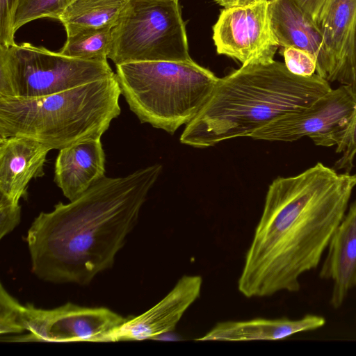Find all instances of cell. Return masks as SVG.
Here are the masks:
<instances>
[{
  "mask_svg": "<svg viewBox=\"0 0 356 356\" xmlns=\"http://www.w3.org/2000/svg\"><path fill=\"white\" fill-rule=\"evenodd\" d=\"M269 1L257 0L221 10L212 35L218 54L237 60L242 65L275 60L280 45L272 27Z\"/></svg>",
  "mask_w": 356,
  "mask_h": 356,
  "instance_id": "cell-10",
  "label": "cell"
},
{
  "mask_svg": "<svg viewBox=\"0 0 356 356\" xmlns=\"http://www.w3.org/2000/svg\"><path fill=\"white\" fill-rule=\"evenodd\" d=\"M129 0H74L61 13L58 20L66 34L83 29L113 28Z\"/></svg>",
  "mask_w": 356,
  "mask_h": 356,
  "instance_id": "cell-18",
  "label": "cell"
},
{
  "mask_svg": "<svg viewBox=\"0 0 356 356\" xmlns=\"http://www.w3.org/2000/svg\"><path fill=\"white\" fill-rule=\"evenodd\" d=\"M113 29H83L67 34L58 52L74 58L107 61L113 46Z\"/></svg>",
  "mask_w": 356,
  "mask_h": 356,
  "instance_id": "cell-19",
  "label": "cell"
},
{
  "mask_svg": "<svg viewBox=\"0 0 356 356\" xmlns=\"http://www.w3.org/2000/svg\"><path fill=\"white\" fill-rule=\"evenodd\" d=\"M318 24L330 62V81L339 82L352 53L356 26V0H326Z\"/></svg>",
  "mask_w": 356,
  "mask_h": 356,
  "instance_id": "cell-17",
  "label": "cell"
},
{
  "mask_svg": "<svg viewBox=\"0 0 356 356\" xmlns=\"http://www.w3.org/2000/svg\"><path fill=\"white\" fill-rule=\"evenodd\" d=\"M355 105L356 101L349 88L341 85L309 106L276 118L250 137L255 140L284 142L309 137L318 146H337Z\"/></svg>",
  "mask_w": 356,
  "mask_h": 356,
  "instance_id": "cell-9",
  "label": "cell"
},
{
  "mask_svg": "<svg viewBox=\"0 0 356 356\" xmlns=\"http://www.w3.org/2000/svg\"><path fill=\"white\" fill-rule=\"evenodd\" d=\"M256 1L257 0H214L217 4L224 8L232 6L245 5Z\"/></svg>",
  "mask_w": 356,
  "mask_h": 356,
  "instance_id": "cell-28",
  "label": "cell"
},
{
  "mask_svg": "<svg viewBox=\"0 0 356 356\" xmlns=\"http://www.w3.org/2000/svg\"><path fill=\"white\" fill-rule=\"evenodd\" d=\"M21 207L0 195V238L12 232L19 223Z\"/></svg>",
  "mask_w": 356,
  "mask_h": 356,
  "instance_id": "cell-25",
  "label": "cell"
},
{
  "mask_svg": "<svg viewBox=\"0 0 356 356\" xmlns=\"http://www.w3.org/2000/svg\"><path fill=\"white\" fill-rule=\"evenodd\" d=\"M105 174V154L101 139L82 141L59 150L54 181L64 196L73 201Z\"/></svg>",
  "mask_w": 356,
  "mask_h": 356,
  "instance_id": "cell-15",
  "label": "cell"
},
{
  "mask_svg": "<svg viewBox=\"0 0 356 356\" xmlns=\"http://www.w3.org/2000/svg\"><path fill=\"white\" fill-rule=\"evenodd\" d=\"M203 280L184 275L157 304L137 316H129L113 331L110 341L161 339L172 332L188 309L199 298Z\"/></svg>",
  "mask_w": 356,
  "mask_h": 356,
  "instance_id": "cell-11",
  "label": "cell"
},
{
  "mask_svg": "<svg viewBox=\"0 0 356 356\" xmlns=\"http://www.w3.org/2000/svg\"><path fill=\"white\" fill-rule=\"evenodd\" d=\"M114 76L37 98L0 97V138L25 137L61 149L101 139L121 110Z\"/></svg>",
  "mask_w": 356,
  "mask_h": 356,
  "instance_id": "cell-4",
  "label": "cell"
},
{
  "mask_svg": "<svg viewBox=\"0 0 356 356\" xmlns=\"http://www.w3.org/2000/svg\"><path fill=\"white\" fill-rule=\"evenodd\" d=\"M319 277L332 282L330 305L339 309L356 288V200L335 229Z\"/></svg>",
  "mask_w": 356,
  "mask_h": 356,
  "instance_id": "cell-14",
  "label": "cell"
},
{
  "mask_svg": "<svg viewBox=\"0 0 356 356\" xmlns=\"http://www.w3.org/2000/svg\"><path fill=\"white\" fill-rule=\"evenodd\" d=\"M355 187L356 174L338 173L320 162L274 179L245 254L238 291L248 298L298 291L300 277L319 265Z\"/></svg>",
  "mask_w": 356,
  "mask_h": 356,
  "instance_id": "cell-1",
  "label": "cell"
},
{
  "mask_svg": "<svg viewBox=\"0 0 356 356\" xmlns=\"http://www.w3.org/2000/svg\"><path fill=\"white\" fill-rule=\"evenodd\" d=\"M113 34L108 58L115 65L193 60L179 0H129Z\"/></svg>",
  "mask_w": 356,
  "mask_h": 356,
  "instance_id": "cell-7",
  "label": "cell"
},
{
  "mask_svg": "<svg viewBox=\"0 0 356 356\" xmlns=\"http://www.w3.org/2000/svg\"><path fill=\"white\" fill-rule=\"evenodd\" d=\"M325 324L321 316L307 314L297 320L286 317L275 319L257 318L248 321H229L216 323L197 341H276L299 332L315 330Z\"/></svg>",
  "mask_w": 356,
  "mask_h": 356,
  "instance_id": "cell-16",
  "label": "cell"
},
{
  "mask_svg": "<svg viewBox=\"0 0 356 356\" xmlns=\"http://www.w3.org/2000/svg\"><path fill=\"white\" fill-rule=\"evenodd\" d=\"M331 90L329 81L316 73L298 76L279 61L242 65L219 78L179 140L205 148L234 138L250 137L276 118L309 106Z\"/></svg>",
  "mask_w": 356,
  "mask_h": 356,
  "instance_id": "cell-3",
  "label": "cell"
},
{
  "mask_svg": "<svg viewBox=\"0 0 356 356\" xmlns=\"http://www.w3.org/2000/svg\"><path fill=\"white\" fill-rule=\"evenodd\" d=\"M127 318L106 307H81L67 302L51 309L22 305L21 323L29 334L6 341H110L111 334Z\"/></svg>",
  "mask_w": 356,
  "mask_h": 356,
  "instance_id": "cell-8",
  "label": "cell"
},
{
  "mask_svg": "<svg viewBox=\"0 0 356 356\" xmlns=\"http://www.w3.org/2000/svg\"><path fill=\"white\" fill-rule=\"evenodd\" d=\"M269 10L280 47L309 53L316 62V73L330 82V65L319 25L293 0H270Z\"/></svg>",
  "mask_w": 356,
  "mask_h": 356,
  "instance_id": "cell-12",
  "label": "cell"
},
{
  "mask_svg": "<svg viewBox=\"0 0 356 356\" xmlns=\"http://www.w3.org/2000/svg\"><path fill=\"white\" fill-rule=\"evenodd\" d=\"M339 83L349 88L356 101V26L350 60Z\"/></svg>",
  "mask_w": 356,
  "mask_h": 356,
  "instance_id": "cell-26",
  "label": "cell"
},
{
  "mask_svg": "<svg viewBox=\"0 0 356 356\" xmlns=\"http://www.w3.org/2000/svg\"><path fill=\"white\" fill-rule=\"evenodd\" d=\"M115 75L107 61L71 58L29 42L0 46V97L37 98Z\"/></svg>",
  "mask_w": 356,
  "mask_h": 356,
  "instance_id": "cell-6",
  "label": "cell"
},
{
  "mask_svg": "<svg viewBox=\"0 0 356 356\" xmlns=\"http://www.w3.org/2000/svg\"><path fill=\"white\" fill-rule=\"evenodd\" d=\"M336 152L341 156L335 162L334 169L350 172L356 156V105L343 135L337 145Z\"/></svg>",
  "mask_w": 356,
  "mask_h": 356,
  "instance_id": "cell-22",
  "label": "cell"
},
{
  "mask_svg": "<svg viewBox=\"0 0 356 356\" xmlns=\"http://www.w3.org/2000/svg\"><path fill=\"white\" fill-rule=\"evenodd\" d=\"M74 0H20L15 16V33L24 24L40 18L58 19L63 10Z\"/></svg>",
  "mask_w": 356,
  "mask_h": 356,
  "instance_id": "cell-20",
  "label": "cell"
},
{
  "mask_svg": "<svg viewBox=\"0 0 356 356\" xmlns=\"http://www.w3.org/2000/svg\"><path fill=\"white\" fill-rule=\"evenodd\" d=\"M162 168L105 176L70 203L41 212L26 236L32 272L46 282L84 285L111 268Z\"/></svg>",
  "mask_w": 356,
  "mask_h": 356,
  "instance_id": "cell-2",
  "label": "cell"
},
{
  "mask_svg": "<svg viewBox=\"0 0 356 356\" xmlns=\"http://www.w3.org/2000/svg\"><path fill=\"white\" fill-rule=\"evenodd\" d=\"M317 24L326 0H293Z\"/></svg>",
  "mask_w": 356,
  "mask_h": 356,
  "instance_id": "cell-27",
  "label": "cell"
},
{
  "mask_svg": "<svg viewBox=\"0 0 356 356\" xmlns=\"http://www.w3.org/2000/svg\"><path fill=\"white\" fill-rule=\"evenodd\" d=\"M20 0H0V46L15 44V16Z\"/></svg>",
  "mask_w": 356,
  "mask_h": 356,
  "instance_id": "cell-24",
  "label": "cell"
},
{
  "mask_svg": "<svg viewBox=\"0 0 356 356\" xmlns=\"http://www.w3.org/2000/svg\"><path fill=\"white\" fill-rule=\"evenodd\" d=\"M116 66L121 94L141 123L173 134L208 101L219 79L191 61H140Z\"/></svg>",
  "mask_w": 356,
  "mask_h": 356,
  "instance_id": "cell-5",
  "label": "cell"
},
{
  "mask_svg": "<svg viewBox=\"0 0 356 356\" xmlns=\"http://www.w3.org/2000/svg\"><path fill=\"white\" fill-rule=\"evenodd\" d=\"M49 150L42 143L25 137L0 138V195L19 204V199L27 196L31 180L44 175Z\"/></svg>",
  "mask_w": 356,
  "mask_h": 356,
  "instance_id": "cell-13",
  "label": "cell"
},
{
  "mask_svg": "<svg viewBox=\"0 0 356 356\" xmlns=\"http://www.w3.org/2000/svg\"><path fill=\"white\" fill-rule=\"evenodd\" d=\"M280 54L289 72L301 76H310L316 72V62L307 51L293 47H282Z\"/></svg>",
  "mask_w": 356,
  "mask_h": 356,
  "instance_id": "cell-23",
  "label": "cell"
},
{
  "mask_svg": "<svg viewBox=\"0 0 356 356\" xmlns=\"http://www.w3.org/2000/svg\"><path fill=\"white\" fill-rule=\"evenodd\" d=\"M22 305L10 295L1 284L0 334H20L24 332L21 323Z\"/></svg>",
  "mask_w": 356,
  "mask_h": 356,
  "instance_id": "cell-21",
  "label": "cell"
}]
</instances>
